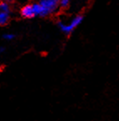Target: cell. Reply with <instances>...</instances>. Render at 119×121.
I'll return each instance as SVG.
<instances>
[{
  "mask_svg": "<svg viewBox=\"0 0 119 121\" xmlns=\"http://www.w3.org/2000/svg\"><path fill=\"white\" fill-rule=\"evenodd\" d=\"M84 20V16L82 14H78L76 15L69 23H65V22L59 20L57 22V26H58L59 29L65 34L66 35L69 36L72 34L75 29H76L77 27L83 22Z\"/></svg>",
  "mask_w": 119,
  "mask_h": 121,
  "instance_id": "obj_1",
  "label": "cell"
},
{
  "mask_svg": "<svg viewBox=\"0 0 119 121\" xmlns=\"http://www.w3.org/2000/svg\"><path fill=\"white\" fill-rule=\"evenodd\" d=\"M39 4L44 9L45 17L55 13L59 9L58 0H41L39 2Z\"/></svg>",
  "mask_w": 119,
  "mask_h": 121,
  "instance_id": "obj_2",
  "label": "cell"
},
{
  "mask_svg": "<svg viewBox=\"0 0 119 121\" xmlns=\"http://www.w3.org/2000/svg\"><path fill=\"white\" fill-rule=\"evenodd\" d=\"M20 13H21L22 17L24 18H33L35 17L32 4H27V5L24 6L21 9Z\"/></svg>",
  "mask_w": 119,
  "mask_h": 121,
  "instance_id": "obj_3",
  "label": "cell"
},
{
  "mask_svg": "<svg viewBox=\"0 0 119 121\" xmlns=\"http://www.w3.org/2000/svg\"><path fill=\"white\" fill-rule=\"evenodd\" d=\"M10 18V13H9L1 12L0 11V26H4L9 21Z\"/></svg>",
  "mask_w": 119,
  "mask_h": 121,
  "instance_id": "obj_4",
  "label": "cell"
},
{
  "mask_svg": "<svg viewBox=\"0 0 119 121\" xmlns=\"http://www.w3.org/2000/svg\"><path fill=\"white\" fill-rule=\"evenodd\" d=\"M71 2L69 0H61V1H59V9H63V10H66V9H69Z\"/></svg>",
  "mask_w": 119,
  "mask_h": 121,
  "instance_id": "obj_5",
  "label": "cell"
},
{
  "mask_svg": "<svg viewBox=\"0 0 119 121\" xmlns=\"http://www.w3.org/2000/svg\"><path fill=\"white\" fill-rule=\"evenodd\" d=\"M0 11L1 12L9 13H10V7L9 4L7 2H2L0 3Z\"/></svg>",
  "mask_w": 119,
  "mask_h": 121,
  "instance_id": "obj_6",
  "label": "cell"
},
{
  "mask_svg": "<svg viewBox=\"0 0 119 121\" xmlns=\"http://www.w3.org/2000/svg\"><path fill=\"white\" fill-rule=\"evenodd\" d=\"M3 38H4L5 40H13L14 39H15V34H10V33H9V34H4V35H3Z\"/></svg>",
  "mask_w": 119,
  "mask_h": 121,
  "instance_id": "obj_7",
  "label": "cell"
},
{
  "mask_svg": "<svg viewBox=\"0 0 119 121\" xmlns=\"http://www.w3.org/2000/svg\"><path fill=\"white\" fill-rule=\"evenodd\" d=\"M4 51H5V48L3 47V46H0V53H4Z\"/></svg>",
  "mask_w": 119,
  "mask_h": 121,
  "instance_id": "obj_8",
  "label": "cell"
}]
</instances>
